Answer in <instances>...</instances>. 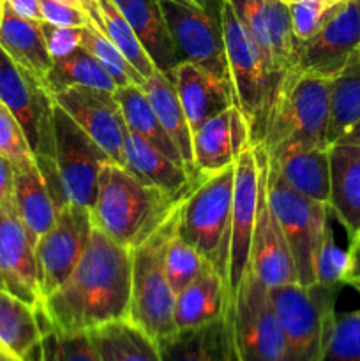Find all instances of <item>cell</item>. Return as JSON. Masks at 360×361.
I'll use <instances>...</instances> for the list:
<instances>
[{"mask_svg": "<svg viewBox=\"0 0 360 361\" xmlns=\"http://www.w3.org/2000/svg\"><path fill=\"white\" fill-rule=\"evenodd\" d=\"M359 238H360V236H359Z\"/></svg>", "mask_w": 360, "mask_h": 361, "instance_id": "91938a15", "label": "cell"}, {"mask_svg": "<svg viewBox=\"0 0 360 361\" xmlns=\"http://www.w3.org/2000/svg\"><path fill=\"white\" fill-rule=\"evenodd\" d=\"M42 34H44L46 46L53 60L64 59L69 53L81 48V39H83L85 27H56L46 21H41Z\"/></svg>", "mask_w": 360, "mask_h": 361, "instance_id": "ee69618b", "label": "cell"}, {"mask_svg": "<svg viewBox=\"0 0 360 361\" xmlns=\"http://www.w3.org/2000/svg\"><path fill=\"white\" fill-rule=\"evenodd\" d=\"M349 270V250H344L337 245L332 229V222L328 221L325 228L323 238L316 252V263H314V274L316 282L327 286L341 284L344 286Z\"/></svg>", "mask_w": 360, "mask_h": 361, "instance_id": "ab89813d", "label": "cell"}, {"mask_svg": "<svg viewBox=\"0 0 360 361\" xmlns=\"http://www.w3.org/2000/svg\"><path fill=\"white\" fill-rule=\"evenodd\" d=\"M254 152L260 162V190H258L256 226L251 243L249 267L268 289L299 284V275H296L295 261L289 252V245L267 200L263 152L260 147H254Z\"/></svg>", "mask_w": 360, "mask_h": 361, "instance_id": "e0dca14e", "label": "cell"}, {"mask_svg": "<svg viewBox=\"0 0 360 361\" xmlns=\"http://www.w3.org/2000/svg\"><path fill=\"white\" fill-rule=\"evenodd\" d=\"M179 62H193L229 81L221 27V0H159ZM232 85V83H229Z\"/></svg>", "mask_w": 360, "mask_h": 361, "instance_id": "9c48e42d", "label": "cell"}, {"mask_svg": "<svg viewBox=\"0 0 360 361\" xmlns=\"http://www.w3.org/2000/svg\"><path fill=\"white\" fill-rule=\"evenodd\" d=\"M0 102L23 129L35 161L55 162V101L46 85L0 49Z\"/></svg>", "mask_w": 360, "mask_h": 361, "instance_id": "30bf717a", "label": "cell"}, {"mask_svg": "<svg viewBox=\"0 0 360 361\" xmlns=\"http://www.w3.org/2000/svg\"><path fill=\"white\" fill-rule=\"evenodd\" d=\"M0 361H20V360H18L16 356L11 355V353H7L6 349H4L2 345H0Z\"/></svg>", "mask_w": 360, "mask_h": 361, "instance_id": "f907efd6", "label": "cell"}, {"mask_svg": "<svg viewBox=\"0 0 360 361\" xmlns=\"http://www.w3.org/2000/svg\"><path fill=\"white\" fill-rule=\"evenodd\" d=\"M115 97L119 101L120 109H122L127 130L140 136L141 140H145L148 145L157 148L161 154L172 159L173 162L186 168L179 148L175 147L172 137L168 136L164 127L159 122L157 115H155L143 87L136 83L122 85V87H116Z\"/></svg>", "mask_w": 360, "mask_h": 361, "instance_id": "d6a6232c", "label": "cell"}, {"mask_svg": "<svg viewBox=\"0 0 360 361\" xmlns=\"http://www.w3.org/2000/svg\"><path fill=\"white\" fill-rule=\"evenodd\" d=\"M133 30L140 37L154 66L168 73L179 63L173 42L169 39L159 0H113Z\"/></svg>", "mask_w": 360, "mask_h": 361, "instance_id": "f546056e", "label": "cell"}, {"mask_svg": "<svg viewBox=\"0 0 360 361\" xmlns=\"http://www.w3.org/2000/svg\"><path fill=\"white\" fill-rule=\"evenodd\" d=\"M176 88L187 122L194 130L217 113L235 106V97L229 81L193 62H179L168 71Z\"/></svg>", "mask_w": 360, "mask_h": 361, "instance_id": "7402d4cb", "label": "cell"}, {"mask_svg": "<svg viewBox=\"0 0 360 361\" xmlns=\"http://www.w3.org/2000/svg\"><path fill=\"white\" fill-rule=\"evenodd\" d=\"M102 361H162L157 342L129 319L88 331Z\"/></svg>", "mask_w": 360, "mask_h": 361, "instance_id": "836d02e7", "label": "cell"}, {"mask_svg": "<svg viewBox=\"0 0 360 361\" xmlns=\"http://www.w3.org/2000/svg\"><path fill=\"white\" fill-rule=\"evenodd\" d=\"M180 200L182 196H168L109 161L99 173L92 221L113 242L133 250L172 214Z\"/></svg>", "mask_w": 360, "mask_h": 361, "instance_id": "3957f363", "label": "cell"}, {"mask_svg": "<svg viewBox=\"0 0 360 361\" xmlns=\"http://www.w3.org/2000/svg\"><path fill=\"white\" fill-rule=\"evenodd\" d=\"M92 210L76 203L64 204L56 221L35 243L37 281L42 298L67 281L90 240Z\"/></svg>", "mask_w": 360, "mask_h": 361, "instance_id": "9a60e30c", "label": "cell"}, {"mask_svg": "<svg viewBox=\"0 0 360 361\" xmlns=\"http://www.w3.org/2000/svg\"><path fill=\"white\" fill-rule=\"evenodd\" d=\"M55 2L67 4V6H73V7H81V0H55Z\"/></svg>", "mask_w": 360, "mask_h": 361, "instance_id": "816d5d0a", "label": "cell"}, {"mask_svg": "<svg viewBox=\"0 0 360 361\" xmlns=\"http://www.w3.org/2000/svg\"><path fill=\"white\" fill-rule=\"evenodd\" d=\"M0 345L20 361H41L42 328L37 309L0 289Z\"/></svg>", "mask_w": 360, "mask_h": 361, "instance_id": "83f0119b", "label": "cell"}, {"mask_svg": "<svg viewBox=\"0 0 360 361\" xmlns=\"http://www.w3.org/2000/svg\"><path fill=\"white\" fill-rule=\"evenodd\" d=\"M355 2H356V4H359V6H360V0H355Z\"/></svg>", "mask_w": 360, "mask_h": 361, "instance_id": "680465c9", "label": "cell"}, {"mask_svg": "<svg viewBox=\"0 0 360 361\" xmlns=\"http://www.w3.org/2000/svg\"><path fill=\"white\" fill-rule=\"evenodd\" d=\"M4 4H6V6L20 18H25V20L42 21L39 0H4Z\"/></svg>", "mask_w": 360, "mask_h": 361, "instance_id": "7dc6e473", "label": "cell"}, {"mask_svg": "<svg viewBox=\"0 0 360 361\" xmlns=\"http://www.w3.org/2000/svg\"><path fill=\"white\" fill-rule=\"evenodd\" d=\"M337 143H352V145H360V120L337 141Z\"/></svg>", "mask_w": 360, "mask_h": 361, "instance_id": "681fc988", "label": "cell"}, {"mask_svg": "<svg viewBox=\"0 0 360 361\" xmlns=\"http://www.w3.org/2000/svg\"><path fill=\"white\" fill-rule=\"evenodd\" d=\"M141 87H143L161 126L164 127L168 136L172 137L175 147L179 148L187 171L191 175H196V171H194L193 129L187 122L186 111H184L182 102H180L172 78L162 73V71L155 69Z\"/></svg>", "mask_w": 360, "mask_h": 361, "instance_id": "f1b7e54d", "label": "cell"}, {"mask_svg": "<svg viewBox=\"0 0 360 361\" xmlns=\"http://www.w3.org/2000/svg\"><path fill=\"white\" fill-rule=\"evenodd\" d=\"M268 159V157H267ZM288 185L307 200L330 203V157L328 148L289 152L277 159H268Z\"/></svg>", "mask_w": 360, "mask_h": 361, "instance_id": "4dcf8cb0", "label": "cell"}, {"mask_svg": "<svg viewBox=\"0 0 360 361\" xmlns=\"http://www.w3.org/2000/svg\"><path fill=\"white\" fill-rule=\"evenodd\" d=\"M59 104L106 154L113 162L126 166L124 145L127 126L115 92L92 87H69L53 94Z\"/></svg>", "mask_w": 360, "mask_h": 361, "instance_id": "2e32d148", "label": "cell"}, {"mask_svg": "<svg viewBox=\"0 0 360 361\" xmlns=\"http://www.w3.org/2000/svg\"><path fill=\"white\" fill-rule=\"evenodd\" d=\"M205 263H207V259L191 243H187L175 229L169 236L168 243H166L164 252L166 277H168L175 296L201 274Z\"/></svg>", "mask_w": 360, "mask_h": 361, "instance_id": "f35d334b", "label": "cell"}, {"mask_svg": "<svg viewBox=\"0 0 360 361\" xmlns=\"http://www.w3.org/2000/svg\"><path fill=\"white\" fill-rule=\"evenodd\" d=\"M0 49H4L18 66L25 67L44 83L53 59L46 46L41 21L20 18L4 4L0 20Z\"/></svg>", "mask_w": 360, "mask_h": 361, "instance_id": "4316f807", "label": "cell"}, {"mask_svg": "<svg viewBox=\"0 0 360 361\" xmlns=\"http://www.w3.org/2000/svg\"><path fill=\"white\" fill-rule=\"evenodd\" d=\"M233 334L242 361H281L282 337L270 289L247 267L233 296Z\"/></svg>", "mask_w": 360, "mask_h": 361, "instance_id": "7c38bea8", "label": "cell"}, {"mask_svg": "<svg viewBox=\"0 0 360 361\" xmlns=\"http://www.w3.org/2000/svg\"><path fill=\"white\" fill-rule=\"evenodd\" d=\"M53 130H55V164L60 183L69 203L94 207L97 194L99 173L108 154L60 108H53Z\"/></svg>", "mask_w": 360, "mask_h": 361, "instance_id": "4fadbf2b", "label": "cell"}, {"mask_svg": "<svg viewBox=\"0 0 360 361\" xmlns=\"http://www.w3.org/2000/svg\"><path fill=\"white\" fill-rule=\"evenodd\" d=\"M180 203V201H179ZM179 203L172 214L131 250V310L129 321L154 341L168 337L175 328V293L164 268V252L179 222Z\"/></svg>", "mask_w": 360, "mask_h": 361, "instance_id": "5b68a950", "label": "cell"}, {"mask_svg": "<svg viewBox=\"0 0 360 361\" xmlns=\"http://www.w3.org/2000/svg\"><path fill=\"white\" fill-rule=\"evenodd\" d=\"M342 286L288 284L270 289L281 324V361H321L335 326Z\"/></svg>", "mask_w": 360, "mask_h": 361, "instance_id": "277c9868", "label": "cell"}, {"mask_svg": "<svg viewBox=\"0 0 360 361\" xmlns=\"http://www.w3.org/2000/svg\"><path fill=\"white\" fill-rule=\"evenodd\" d=\"M44 85L52 95L69 87H92L108 92H115L119 87L99 60L83 48L53 60Z\"/></svg>", "mask_w": 360, "mask_h": 361, "instance_id": "e575fe53", "label": "cell"}, {"mask_svg": "<svg viewBox=\"0 0 360 361\" xmlns=\"http://www.w3.org/2000/svg\"><path fill=\"white\" fill-rule=\"evenodd\" d=\"M330 157V210L348 233L349 243L360 236V145L334 143Z\"/></svg>", "mask_w": 360, "mask_h": 361, "instance_id": "603a6c76", "label": "cell"}, {"mask_svg": "<svg viewBox=\"0 0 360 361\" xmlns=\"http://www.w3.org/2000/svg\"><path fill=\"white\" fill-rule=\"evenodd\" d=\"M14 201L18 217L23 222L34 247L37 240L55 224L60 208L67 204L46 182L35 161L14 169Z\"/></svg>", "mask_w": 360, "mask_h": 361, "instance_id": "d4e9b609", "label": "cell"}, {"mask_svg": "<svg viewBox=\"0 0 360 361\" xmlns=\"http://www.w3.org/2000/svg\"><path fill=\"white\" fill-rule=\"evenodd\" d=\"M232 302L226 281L217 268L207 261L201 274L175 296V328L189 330L219 319Z\"/></svg>", "mask_w": 360, "mask_h": 361, "instance_id": "cb8c5ba5", "label": "cell"}, {"mask_svg": "<svg viewBox=\"0 0 360 361\" xmlns=\"http://www.w3.org/2000/svg\"><path fill=\"white\" fill-rule=\"evenodd\" d=\"M330 80L286 71L279 80L260 145L268 159L328 148Z\"/></svg>", "mask_w": 360, "mask_h": 361, "instance_id": "7a4b0ae2", "label": "cell"}, {"mask_svg": "<svg viewBox=\"0 0 360 361\" xmlns=\"http://www.w3.org/2000/svg\"><path fill=\"white\" fill-rule=\"evenodd\" d=\"M193 2L200 4V6H205V4H208V0H193Z\"/></svg>", "mask_w": 360, "mask_h": 361, "instance_id": "11a10c76", "label": "cell"}, {"mask_svg": "<svg viewBox=\"0 0 360 361\" xmlns=\"http://www.w3.org/2000/svg\"><path fill=\"white\" fill-rule=\"evenodd\" d=\"M42 21L56 27H87L90 25L87 13L81 7L67 6L55 0H39Z\"/></svg>", "mask_w": 360, "mask_h": 361, "instance_id": "f6af8a7d", "label": "cell"}, {"mask_svg": "<svg viewBox=\"0 0 360 361\" xmlns=\"http://www.w3.org/2000/svg\"><path fill=\"white\" fill-rule=\"evenodd\" d=\"M258 190H260V162L253 145L244 148L235 164V185H233L232 214L228 231L222 247L219 274L226 281L229 296H235L249 267L251 243L258 212Z\"/></svg>", "mask_w": 360, "mask_h": 361, "instance_id": "8fae6325", "label": "cell"}, {"mask_svg": "<svg viewBox=\"0 0 360 361\" xmlns=\"http://www.w3.org/2000/svg\"><path fill=\"white\" fill-rule=\"evenodd\" d=\"M282 2H286V4H289V2H293V0H282Z\"/></svg>", "mask_w": 360, "mask_h": 361, "instance_id": "6f0895ef", "label": "cell"}, {"mask_svg": "<svg viewBox=\"0 0 360 361\" xmlns=\"http://www.w3.org/2000/svg\"><path fill=\"white\" fill-rule=\"evenodd\" d=\"M0 208L16 214L14 201V166L0 155ZM18 215V214H16Z\"/></svg>", "mask_w": 360, "mask_h": 361, "instance_id": "bcb514c9", "label": "cell"}, {"mask_svg": "<svg viewBox=\"0 0 360 361\" xmlns=\"http://www.w3.org/2000/svg\"><path fill=\"white\" fill-rule=\"evenodd\" d=\"M232 307L233 302L219 319L155 341L162 361H242L233 334Z\"/></svg>", "mask_w": 360, "mask_h": 361, "instance_id": "44dd1931", "label": "cell"}, {"mask_svg": "<svg viewBox=\"0 0 360 361\" xmlns=\"http://www.w3.org/2000/svg\"><path fill=\"white\" fill-rule=\"evenodd\" d=\"M131 249L119 245L99 228L73 274L37 307L41 328L92 331L113 321L129 319Z\"/></svg>", "mask_w": 360, "mask_h": 361, "instance_id": "6da1fadb", "label": "cell"}, {"mask_svg": "<svg viewBox=\"0 0 360 361\" xmlns=\"http://www.w3.org/2000/svg\"><path fill=\"white\" fill-rule=\"evenodd\" d=\"M221 27L235 106L246 120L251 145L256 147L263 136L265 120L279 80L270 73L260 46L228 0H221Z\"/></svg>", "mask_w": 360, "mask_h": 361, "instance_id": "8992f818", "label": "cell"}, {"mask_svg": "<svg viewBox=\"0 0 360 361\" xmlns=\"http://www.w3.org/2000/svg\"><path fill=\"white\" fill-rule=\"evenodd\" d=\"M348 286H352V288H355L356 291L360 293V281H355V282H352V284H348Z\"/></svg>", "mask_w": 360, "mask_h": 361, "instance_id": "db71d44e", "label": "cell"}, {"mask_svg": "<svg viewBox=\"0 0 360 361\" xmlns=\"http://www.w3.org/2000/svg\"><path fill=\"white\" fill-rule=\"evenodd\" d=\"M235 164L215 173H196L179 203L176 231L215 268L232 214Z\"/></svg>", "mask_w": 360, "mask_h": 361, "instance_id": "52a82bcc", "label": "cell"}, {"mask_svg": "<svg viewBox=\"0 0 360 361\" xmlns=\"http://www.w3.org/2000/svg\"><path fill=\"white\" fill-rule=\"evenodd\" d=\"M0 289L37 309L42 302L35 250L16 214L0 208Z\"/></svg>", "mask_w": 360, "mask_h": 361, "instance_id": "d6986e66", "label": "cell"}, {"mask_svg": "<svg viewBox=\"0 0 360 361\" xmlns=\"http://www.w3.org/2000/svg\"><path fill=\"white\" fill-rule=\"evenodd\" d=\"M0 155L14 166L23 168L35 161L23 129L13 113L0 102Z\"/></svg>", "mask_w": 360, "mask_h": 361, "instance_id": "7bdbcfd3", "label": "cell"}, {"mask_svg": "<svg viewBox=\"0 0 360 361\" xmlns=\"http://www.w3.org/2000/svg\"><path fill=\"white\" fill-rule=\"evenodd\" d=\"M263 166L267 200L289 245V252L295 261L296 275H299V284H316L314 263L325 228L332 217L330 204L307 200L306 196L296 192L292 185L286 183L281 173L268 162L265 152Z\"/></svg>", "mask_w": 360, "mask_h": 361, "instance_id": "ba28073f", "label": "cell"}, {"mask_svg": "<svg viewBox=\"0 0 360 361\" xmlns=\"http://www.w3.org/2000/svg\"><path fill=\"white\" fill-rule=\"evenodd\" d=\"M344 2V0H342ZM342 2L328 6V4L313 2V0H293L288 4L292 30L296 41H306L313 37L323 25L330 20Z\"/></svg>", "mask_w": 360, "mask_h": 361, "instance_id": "b9f144b4", "label": "cell"}, {"mask_svg": "<svg viewBox=\"0 0 360 361\" xmlns=\"http://www.w3.org/2000/svg\"><path fill=\"white\" fill-rule=\"evenodd\" d=\"M41 361H102L88 331L42 330Z\"/></svg>", "mask_w": 360, "mask_h": 361, "instance_id": "74e56055", "label": "cell"}, {"mask_svg": "<svg viewBox=\"0 0 360 361\" xmlns=\"http://www.w3.org/2000/svg\"><path fill=\"white\" fill-rule=\"evenodd\" d=\"M124 168L136 176L140 182L162 190L168 196L180 197L189 189L193 176L184 166L176 164L164 154L141 140L133 133H127L126 145H124Z\"/></svg>", "mask_w": 360, "mask_h": 361, "instance_id": "484cf974", "label": "cell"}, {"mask_svg": "<svg viewBox=\"0 0 360 361\" xmlns=\"http://www.w3.org/2000/svg\"><path fill=\"white\" fill-rule=\"evenodd\" d=\"M321 361H360V309L335 316V326Z\"/></svg>", "mask_w": 360, "mask_h": 361, "instance_id": "60d3db41", "label": "cell"}, {"mask_svg": "<svg viewBox=\"0 0 360 361\" xmlns=\"http://www.w3.org/2000/svg\"><path fill=\"white\" fill-rule=\"evenodd\" d=\"M313 2H320V4H328V6H334V4L342 2V0H313Z\"/></svg>", "mask_w": 360, "mask_h": 361, "instance_id": "f5cc1de1", "label": "cell"}, {"mask_svg": "<svg viewBox=\"0 0 360 361\" xmlns=\"http://www.w3.org/2000/svg\"><path fill=\"white\" fill-rule=\"evenodd\" d=\"M81 9L87 13L88 20L94 27L104 34L106 39L119 48V51L129 60L131 66L147 80L157 67L148 56L147 49L141 44L140 37L129 21L124 18L113 0H81Z\"/></svg>", "mask_w": 360, "mask_h": 361, "instance_id": "1f68e13d", "label": "cell"}, {"mask_svg": "<svg viewBox=\"0 0 360 361\" xmlns=\"http://www.w3.org/2000/svg\"><path fill=\"white\" fill-rule=\"evenodd\" d=\"M359 55L360 6L355 0H344L320 32L296 41L288 71L332 80Z\"/></svg>", "mask_w": 360, "mask_h": 361, "instance_id": "5bb4252c", "label": "cell"}, {"mask_svg": "<svg viewBox=\"0 0 360 361\" xmlns=\"http://www.w3.org/2000/svg\"><path fill=\"white\" fill-rule=\"evenodd\" d=\"M246 30L263 53L277 80L289 69L296 39L292 30L289 7L282 0H228Z\"/></svg>", "mask_w": 360, "mask_h": 361, "instance_id": "ac0fdd59", "label": "cell"}, {"mask_svg": "<svg viewBox=\"0 0 360 361\" xmlns=\"http://www.w3.org/2000/svg\"><path fill=\"white\" fill-rule=\"evenodd\" d=\"M249 145V129L242 113L236 106H229L194 130V171L215 173L235 164Z\"/></svg>", "mask_w": 360, "mask_h": 361, "instance_id": "ffe728a7", "label": "cell"}, {"mask_svg": "<svg viewBox=\"0 0 360 361\" xmlns=\"http://www.w3.org/2000/svg\"><path fill=\"white\" fill-rule=\"evenodd\" d=\"M360 120V55L330 80L328 145H334Z\"/></svg>", "mask_w": 360, "mask_h": 361, "instance_id": "d590c367", "label": "cell"}, {"mask_svg": "<svg viewBox=\"0 0 360 361\" xmlns=\"http://www.w3.org/2000/svg\"><path fill=\"white\" fill-rule=\"evenodd\" d=\"M2 13H4V0H0V20H2Z\"/></svg>", "mask_w": 360, "mask_h": 361, "instance_id": "9f6ffc18", "label": "cell"}, {"mask_svg": "<svg viewBox=\"0 0 360 361\" xmlns=\"http://www.w3.org/2000/svg\"><path fill=\"white\" fill-rule=\"evenodd\" d=\"M81 48L87 49L92 56L99 60L102 67L109 73V76L115 80L119 87L129 83L143 85L145 80L136 69L129 63V60L119 51L115 44L109 39L104 37L101 30L94 25H87L83 28V39H81Z\"/></svg>", "mask_w": 360, "mask_h": 361, "instance_id": "8d00e7d4", "label": "cell"}, {"mask_svg": "<svg viewBox=\"0 0 360 361\" xmlns=\"http://www.w3.org/2000/svg\"><path fill=\"white\" fill-rule=\"evenodd\" d=\"M349 270L348 277H346L344 284H352V282L360 281V238L349 243Z\"/></svg>", "mask_w": 360, "mask_h": 361, "instance_id": "c3c4849f", "label": "cell"}]
</instances>
